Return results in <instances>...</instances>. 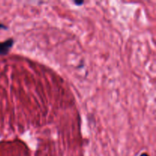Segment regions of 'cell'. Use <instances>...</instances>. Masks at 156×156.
<instances>
[{
  "label": "cell",
  "instance_id": "6da1fadb",
  "mask_svg": "<svg viewBox=\"0 0 156 156\" xmlns=\"http://www.w3.org/2000/svg\"><path fill=\"white\" fill-rule=\"evenodd\" d=\"M14 44L13 39H9L3 43H0V54L5 55L9 51Z\"/></svg>",
  "mask_w": 156,
  "mask_h": 156
},
{
  "label": "cell",
  "instance_id": "7a4b0ae2",
  "mask_svg": "<svg viewBox=\"0 0 156 156\" xmlns=\"http://www.w3.org/2000/svg\"><path fill=\"white\" fill-rule=\"evenodd\" d=\"M1 27H2V28H7V27H6L5 25H3V24H0V28H1Z\"/></svg>",
  "mask_w": 156,
  "mask_h": 156
},
{
  "label": "cell",
  "instance_id": "3957f363",
  "mask_svg": "<svg viewBox=\"0 0 156 156\" xmlns=\"http://www.w3.org/2000/svg\"><path fill=\"white\" fill-rule=\"evenodd\" d=\"M76 4H78V5H81V4H82V3H83V2H76Z\"/></svg>",
  "mask_w": 156,
  "mask_h": 156
}]
</instances>
